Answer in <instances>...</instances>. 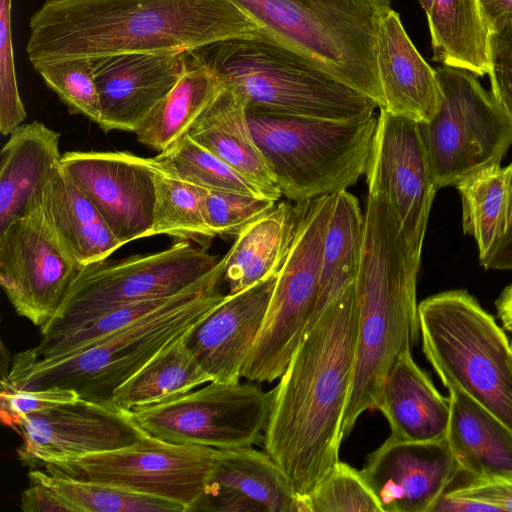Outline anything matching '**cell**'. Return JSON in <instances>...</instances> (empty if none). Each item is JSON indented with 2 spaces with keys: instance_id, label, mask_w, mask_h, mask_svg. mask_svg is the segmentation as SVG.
Segmentation results:
<instances>
[{
  "instance_id": "1",
  "label": "cell",
  "mask_w": 512,
  "mask_h": 512,
  "mask_svg": "<svg viewBox=\"0 0 512 512\" xmlns=\"http://www.w3.org/2000/svg\"><path fill=\"white\" fill-rule=\"evenodd\" d=\"M356 345L355 284L306 332L273 389L264 451L296 494L309 493L339 461Z\"/></svg>"
},
{
  "instance_id": "2",
  "label": "cell",
  "mask_w": 512,
  "mask_h": 512,
  "mask_svg": "<svg viewBox=\"0 0 512 512\" xmlns=\"http://www.w3.org/2000/svg\"><path fill=\"white\" fill-rule=\"evenodd\" d=\"M29 27L26 52L32 65L189 51L260 29L232 0H46Z\"/></svg>"
},
{
  "instance_id": "3",
  "label": "cell",
  "mask_w": 512,
  "mask_h": 512,
  "mask_svg": "<svg viewBox=\"0 0 512 512\" xmlns=\"http://www.w3.org/2000/svg\"><path fill=\"white\" fill-rule=\"evenodd\" d=\"M420 259L402 234L386 197L368 190L356 278L355 370L343 435L352 431L363 412L378 410L392 365L418 342L416 282Z\"/></svg>"
},
{
  "instance_id": "4",
  "label": "cell",
  "mask_w": 512,
  "mask_h": 512,
  "mask_svg": "<svg viewBox=\"0 0 512 512\" xmlns=\"http://www.w3.org/2000/svg\"><path fill=\"white\" fill-rule=\"evenodd\" d=\"M223 274L222 258L160 308L80 352L51 360L19 352L2 379L15 388H69L81 399L112 403L119 386L161 350L192 332L225 299Z\"/></svg>"
},
{
  "instance_id": "5",
  "label": "cell",
  "mask_w": 512,
  "mask_h": 512,
  "mask_svg": "<svg viewBox=\"0 0 512 512\" xmlns=\"http://www.w3.org/2000/svg\"><path fill=\"white\" fill-rule=\"evenodd\" d=\"M221 85L238 94L247 112L349 120L374 114L376 102L273 40L261 29L248 37L188 51Z\"/></svg>"
},
{
  "instance_id": "6",
  "label": "cell",
  "mask_w": 512,
  "mask_h": 512,
  "mask_svg": "<svg viewBox=\"0 0 512 512\" xmlns=\"http://www.w3.org/2000/svg\"><path fill=\"white\" fill-rule=\"evenodd\" d=\"M232 1L273 40L385 108L376 43L390 0Z\"/></svg>"
},
{
  "instance_id": "7",
  "label": "cell",
  "mask_w": 512,
  "mask_h": 512,
  "mask_svg": "<svg viewBox=\"0 0 512 512\" xmlns=\"http://www.w3.org/2000/svg\"><path fill=\"white\" fill-rule=\"evenodd\" d=\"M247 118L281 195L290 201L347 190L366 173L375 114L330 120L247 112Z\"/></svg>"
},
{
  "instance_id": "8",
  "label": "cell",
  "mask_w": 512,
  "mask_h": 512,
  "mask_svg": "<svg viewBox=\"0 0 512 512\" xmlns=\"http://www.w3.org/2000/svg\"><path fill=\"white\" fill-rule=\"evenodd\" d=\"M423 352L449 390L457 388L512 430V344L464 290L418 304Z\"/></svg>"
},
{
  "instance_id": "9",
  "label": "cell",
  "mask_w": 512,
  "mask_h": 512,
  "mask_svg": "<svg viewBox=\"0 0 512 512\" xmlns=\"http://www.w3.org/2000/svg\"><path fill=\"white\" fill-rule=\"evenodd\" d=\"M335 194L295 203L294 238L277 273L262 328L243 367L242 377L249 381L280 378L307 332Z\"/></svg>"
},
{
  "instance_id": "10",
  "label": "cell",
  "mask_w": 512,
  "mask_h": 512,
  "mask_svg": "<svg viewBox=\"0 0 512 512\" xmlns=\"http://www.w3.org/2000/svg\"><path fill=\"white\" fill-rule=\"evenodd\" d=\"M206 250L189 241H176L155 253L83 266L60 309L41 329L39 344L54 341L119 306L181 292L217 264Z\"/></svg>"
},
{
  "instance_id": "11",
  "label": "cell",
  "mask_w": 512,
  "mask_h": 512,
  "mask_svg": "<svg viewBox=\"0 0 512 512\" xmlns=\"http://www.w3.org/2000/svg\"><path fill=\"white\" fill-rule=\"evenodd\" d=\"M435 70L440 107L419 126L440 189L500 164L512 144V119L477 75L447 65Z\"/></svg>"
},
{
  "instance_id": "12",
  "label": "cell",
  "mask_w": 512,
  "mask_h": 512,
  "mask_svg": "<svg viewBox=\"0 0 512 512\" xmlns=\"http://www.w3.org/2000/svg\"><path fill=\"white\" fill-rule=\"evenodd\" d=\"M272 400L273 390L265 392L257 385L209 382L131 412L150 436L224 450L252 447L263 439Z\"/></svg>"
},
{
  "instance_id": "13",
  "label": "cell",
  "mask_w": 512,
  "mask_h": 512,
  "mask_svg": "<svg viewBox=\"0 0 512 512\" xmlns=\"http://www.w3.org/2000/svg\"><path fill=\"white\" fill-rule=\"evenodd\" d=\"M219 449L168 442L147 435L122 448L42 467L67 477L114 484L194 511L216 466Z\"/></svg>"
},
{
  "instance_id": "14",
  "label": "cell",
  "mask_w": 512,
  "mask_h": 512,
  "mask_svg": "<svg viewBox=\"0 0 512 512\" xmlns=\"http://www.w3.org/2000/svg\"><path fill=\"white\" fill-rule=\"evenodd\" d=\"M82 266L58 244L40 210L0 230V284L15 312L43 329Z\"/></svg>"
},
{
  "instance_id": "15",
  "label": "cell",
  "mask_w": 512,
  "mask_h": 512,
  "mask_svg": "<svg viewBox=\"0 0 512 512\" xmlns=\"http://www.w3.org/2000/svg\"><path fill=\"white\" fill-rule=\"evenodd\" d=\"M365 174L368 190L386 197L405 239L421 255L438 189L419 123L380 109Z\"/></svg>"
},
{
  "instance_id": "16",
  "label": "cell",
  "mask_w": 512,
  "mask_h": 512,
  "mask_svg": "<svg viewBox=\"0 0 512 512\" xmlns=\"http://www.w3.org/2000/svg\"><path fill=\"white\" fill-rule=\"evenodd\" d=\"M11 428L22 438L18 459L30 468L122 448L148 435L131 411L81 398L24 416Z\"/></svg>"
},
{
  "instance_id": "17",
  "label": "cell",
  "mask_w": 512,
  "mask_h": 512,
  "mask_svg": "<svg viewBox=\"0 0 512 512\" xmlns=\"http://www.w3.org/2000/svg\"><path fill=\"white\" fill-rule=\"evenodd\" d=\"M61 165L123 245L151 236L159 168L129 151H69Z\"/></svg>"
},
{
  "instance_id": "18",
  "label": "cell",
  "mask_w": 512,
  "mask_h": 512,
  "mask_svg": "<svg viewBox=\"0 0 512 512\" xmlns=\"http://www.w3.org/2000/svg\"><path fill=\"white\" fill-rule=\"evenodd\" d=\"M360 471L382 512H430L460 468L446 439L412 442L389 436Z\"/></svg>"
},
{
  "instance_id": "19",
  "label": "cell",
  "mask_w": 512,
  "mask_h": 512,
  "mask_svg": "<svg viewBox=\"0 0 512 512\" xmlns=\"http://www.w3.org/2000/svg\"><path fill=\"white\" fill-rule=\"evenodd\" d=\"M187 51L122 53L91 58L104 131L133 132L176 85Z\"/></svg>"
},
{
  "instance_id": "20",
  "label": "cell",
  "mask_w": 512,
  "mask_h": 512,
  "mask_svg": "<svg viewBox=\"0 0 512 512\" xmlns=\"http://www.w3.org/2000/svg\"><path fill=\"white\" fill-rule=\"evenodd\" d=\"M277 275L234 294L191 332L188 344L212 381L238 383L262 328Z\"/></svg>"
},
{
  "instance_id": "21",
  "label": "cell",
  "mask_w": 512,
  "mask_h": 512,
  "mask_svg": "<svg viewBox=\"0 0 512 512\" xmlns=\"http://www.w3.org/2000/svg\"><path fill=\"white\" fill-rule=\"evenodd\" d=\"M194 511L298 512L297 494L265 451L224 449Z\"/></svg>"
},
{
  "instance_id": "22",
  "label": "cell",
  "mask_w": 512,
  "mask_h": 512,
  "mask_svg": "<svg viewBox=\"0 0 512 512\" xmlns=\"http://www.w3.org/2000/svg\"><path fill=\"white\" fill-rule=\"evenodd\" d=\"M376 65L386 111L418 123L436 115L442 99L436 70L423 59L392 9L379 24Z\"/></svg>"
},
{
  "instance_id": "23",
  "label": "cell",
  "mask_w": 512,
  "mask_h": 512,
  "mask_svg": "<svg viewBox=\"0 0 512 512\" xmlns=\"http://www.w3.org/2000/svg\"><path fill=\"white\" fill-rule=\"evenodd\" d=\"M60 133L39 121L22 124L1 150L0 230L39 209L42 192L61 163Z\"/></svg>"
},
{
  "instance_id": "24",
  "label": "cell",
  "mask_w": 512,
  "mask_h": 512,
  "mask_svg": "<svg viewBox=\"0 0 512 512\" xmlns=\"http://www.w3.org/2000/svg\"><path fill=\"white\" fill-rule=\"evenodd\" d=\"M378 410L387 419L392 438L429 442L445 439L451 403L407 350L397 357L387 375Z\"/></svg>"
},
{
  "instance_id": "25",
  "label": "cell",
  "mask_w": 512,
  "mask_h": 512,
  "mask_svg": "<svg viewBox=\"0 0 512 512\" xmlns=\"http://www.w3.org/2000/svg\"><path fill=\"white\" fill-rule=\"evenodd\" d=\"M39 210L58 244L82 267L122 247L61 163L45 184Z\"/></svg>"
},
{
  "instance_id": "26",
  "label": "cell",
  "mask_w": 512,
  "mask_h": 512,
  "mask_svg": "<svg viewBox=\"0 0 512 512\" xmlns=\"http://www.w3.org/2000/svg\"><path fill=\"white\" fill-rule=\"evenodd\" d=\"M221 158L264 196L277 201L281 193L253 137L244 100L222 86L187 133Z\"/></svg>"
},
{
  "instance_id": "27",
  "label": "cell",
  "mask_w": 512,
  "mask_h": 512,
  "mask_svg": "<svg viewBox=\"0 0 512 512\" xmlns=\"http://www.w3.org/2000/svg\"><path fill=\"white\" fill-rule=\"evenodd\" d=\"M445 439L460 471L476 478H512V430L457 388L449 389Z\"/></svg>"
},
{
  "instance_id": "28",
  "label": "cell",
  "mask_w": 512,
  "mask_h": 512,
  "mask_svg": "<svg viewBox=\"0 0 512 512\" xmlns=\"http://www.w3.org/2000/svg\"><path fill=\"white\" fill-rule=\"evenodd\" d=\"M296 209L288 201L276 204L236 236L224 258L228 293L243 291L277 275L295 233Z\"/></svg>"
},
{
  "instance_id": "29",
  "label": "cell",
  "mask_w": 512,
  "mask_h": 512,
  "mask_svg": "<svg viewBox=\"0 0 512 512\" xmlns=\"http://www.w3.org/2000/svg\"><path fill=\"white\" fill-rule=\"evenodd\" d=\"M426 16L434 61L488 75L491 32L479 0H432Z\"/></svg>"
},
{
  "instance_id": "30",
  "label": "cell",
  "mask_w": 512,
  "mask_h": 512,
  "mask_svg": "<svg viewBox=\"0 0 512 512\" xmlns=\"http://www.w3.org/2000/svg\"><path fill=\"white\" fill-rule=\"evenodd\" d=\"M221 89L218 78L187 51L184 73L142 121L137 140L158 153L165 151L188 133Z\"/></svg>"
},
{
  "instance_id": "31",
  "label": "cell",
  "mask_w": 512,
  "mask_h": 512,
  "mask_svg": "<svg viewBox=\"0 0 512 512\" xmlns=\"http://www.w3.org/2000/svg\"><path fill=\"white\" fill-rule=\"evenodd\" d=\"M190 334L161 350L119 386L112 403L133 411L179 397L211 382L188 344Z\"/></svg>"
},
{
  "instance_id": "32",
  "label": "cell",
  "mask_w": 512,
  "mask_h": 512,
  "mask_svg": "<svg viewBox=\"0 0 512 512\" xmlns=\"http://www.w3.org/2000/svg\"><path fill=\"white\" fill-rule=\"evenodd\" d=\"M463 232L474 237L482 263L512 226V167L494 164L455 185Z\"/></svg>"
},
{
  "instance_id": "33",
  "label": "cell",
  "mask_w": 512,
  "mask_h": 512,
  "mask_svg": "<svg viewBox=\"0 0 512 512\" xmlns=\"http://www.w3.org/2000/svg\"><path fill=\"white\" fill-rule=\"evenodd\" d=\"M28 477L50 487L73 512H186L178 503L110 483L75 479L40 468H30Z\"/></svg>"
},
{
  "instance_id": "34",
  "label": "cell",
  "mask_w": 512,
  "mask_h": 512,
  "mask_svg": "<svg viewBox=\"0 0 512 512\" xmlns=\"http://www.w3.org/2000/svg\"><path fill=\"white\" fill-rule=\"evenodd\" d=\"M151 236L165 234L207 249L217 236L207 223L206 189L158 171Z\"/></svg>"
},
{
  "instance_id": "35",
  "label": "cell",
  "mask_w": 512,
  "mask_h": 512,
  "mask_svg": "<svg viewBox=\"0 0 512 512\" xmlns=\"http://www.w3.org/2000/svg\"><path fill=\"white\" fill-rule=\"evenodd\" d=\"M153 159L163 173L198 187L266 197L239 172L188 134Z\"/></svg>"
},
{
  "instance_id": "36",
  "label": "cell",
  "mask_w": 512,
  "mask_h": 512,
  "mask_svg": "<svg viewBox=\"0 0 512 512\" xmlns=\"http://www.w3.org/2000/svg\"><path fill=\"white\" fill-rule=\"evenodd\" d=\"M305 512H382L361 471L340 460L307 494Z\"/></svg>"
},
{
  "instance_id": "37",
  "label": "cell",
  "mask_w": 512,
  "mask_h": 512,
  "mask_svg": "<svg viewBox=\"0 0 512 512\" xmlns=\"http://www.w3.org/2000/svg\"><path fill=\"white\" fill-rule=\"evenodd\" d=\"M71 114L100 121V99L91 58H70L33 65Z\"/></svg>"
},
{
  "instance_id": "38",
  "label": "cell",
  "mask_w": 512,
  "mask_h": 512,
  "mask_svg": "<svg viewBox=\"0 0 512 512\" xmlns=\"http://www.w3.org/2000/svg\"><path fill=\"white\" fill-rule=\"evenodd\" d=\"M276 202L263 196L206 189L204 210L207 223L217 236H237Z\"/></svg>"
},
{
  "instance_id": "39",
  "label": "cell",
  "mask_w": 512,
  "mask_h": 512,
  "mask_svg": "<svg viewBox=\"0 0 512 512\" xmlns=\"http://www.w3.org/2000/svg\"><path fill=\"white\" fill-rule=\"evenodd\" d=\"M12 0H0V131L10 135L26 118L19 94L11 35Z\"/></svg>"
},
{
  "instance_id": "40",
  "label": "cell",
  "mask_w": 512,
  "mask_h": 512,
  "mask_svg": "<svg viewBox=\"0 0 512 512\" xmlns=\"http://www.w3.org/2000/svg\"><path fill=\"white\" fill-rule=\"evenodd\" d=\"M1 420L11 427L24 416L80 399L75 390L61 387L20 389L1 380Z\"/></svg>"
},
{
  "instance_id": "41",
  "label": "cell",
  "mask_w": 512,
  "mask_h": 512,
  "mask_svg": "<svg viewBox=\"0 0 512 512\" xmlns=\"http://www.w3.org/2000/svg\"><path fill=\"white\" fill-rule=\"evenodd\" d=\"M491 93L512 119V23L490 35Z\"/></svg>"
},
{
  "instance_id": "42",
  "label": "cell",
  "mask_w": 512,
  "mask_h": 512,
  "mask_svg": "<svg viewBox=\"0 0 512 512\" xmlns=\"http://www.w3.org/2000/svg\"><path fill=\"white\" fill-rule=\"evenodd\" d=\"M452 494L479 500L500 511H512V478H476L453 489Z\"/></svg>"
},
{
  "instance_id": "43",
  "label": "cell",
  "mask_w": 512,
  "mask_h": 512,
  "mask_svg": "<svg viewBox=\"0 0 512 512\" xmlns=\"http://www.w3.org/2000/svg\"><path fill=\"white\" fill-rule=\"evenodd\" d=\"M20 508L23 512H73L55 491L35 480L21 493Z\"/></svg>"
},
{
  "instance_id": "44",
  "label": "cell",
  "mask_w": 512,
  "mask_h": 512,
  "mask_svg": "<svg viewBox=\"0 0 512 512\" xmlns=\"http://www.w3.org/2000/svg\"><path fill=\"white\" fill-rule=\"evenodd\" d=\"M491 512L499 510L488 503L444 492L430 512Z\"/></svg>"
},
{
  "instance_id": "45",
  "label": "cell",
  "mask_w": 512,
  "mask_h": 512,
  "mask_svg": "<svg viewBox=\"0 0 512 512\" xmlns=\"http://www.w3.org/2000/svg\"><path fill=\"white\" fill-rule=\"evenodd\" d=\"M490 32L512 23V0H479Z\"/></svg>"
},
{
  "instance_id": "46",
  "label": "cell",
  "mask_w": 512,
  "mask_h": 512,
  "mask_svg": "<svg viewBox=\"0 0 512 512\" xmlns=\"http://www.w3.org/2000/svg\"><path fill=\"white\" fill-rule=\"evenodd\" d=\"M510 165L512 167V162ZM480 264L485 269L512 270V226L488 258Z\"/></svg>"
},
{
  "instance_id": "47",
  "label": "cell",
  "mask_w": 512,
  "mask_h": 512,
  "mask_svg": "<svg viewBox=\"0 0 512 512\" xmlns=\"http://www.w3.org/2000/svg\"><path fill=\"white\" fill-rule=\"evenodd\" d=\"M496 307L503 327L512 332V284L500 294L496 301Z\"/></svg>"
},
{
  "instance_id": "48",
  "label": "cell",
  "mask_w": 512,
  "mask_h": 512,
  "mask_svg": "<svg viewBox=\"0 0 512 512\" xmlns=\"http://www.w3.org/2000/svg\"><path fill=\"white\" fill-rule=\"evenodd\" d=\"M417 1L420 3V5L423 8V10L425 11V13H427L431 6L432 0H417Z\"/></svg>"
}]
</instances>
